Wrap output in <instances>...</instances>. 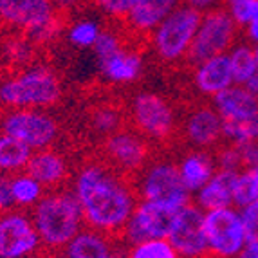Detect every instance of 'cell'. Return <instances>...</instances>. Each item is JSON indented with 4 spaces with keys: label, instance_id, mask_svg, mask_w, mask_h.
<instances>
[{
    "label": "cell",
    "instance_id": "6da1fadb",
    "mask_svg": "<svg viewBox=\"0 0 258 258\" xmlns=\"http://www.w3.org/2000/svg\"><path fill=\"white\" fill-rule=\"evenodd\" d=\"M73 194L82 206L85 226L108 237L121 235L139 201L128 177L105 161H91L78 168Z\"/></svg>",
    "mask_w": 258,
    "mask_h": 258
},
{
    "label": "cell",
    "instance_id": "7a4b0ae2",
    "mask_svg": "<svg viewBox=\"0 0 258 258\" xmlns=\"http://www.w3.org/2000/svg\"><path fill=\"white\" fill-rule=\"evenodd\" d=\"M31 219L42 240V247L63 251V247L85 228L82 206L73 189L56 188L45 191L31 210Z\"/></svg>",
    "mask_w": 258,
    "mask_h": 258
},
{
    "label": "cell",
    "instance_id": "3957f363",
    "mask_svg": "<svg viewBox=\"0 0 258 258\" xmlns=\"http://www.w3.org/2000/svg\"><path fill=\"white\" fill-rule=\"evenodd\" d=\"M63 83L49 65L31 63L0 78V107L51 108L60 103Z\"/></svg>",
    "mask_w": 258,
    "mask_h": 258
},
{
    "label": "cell",
    "instance_id": "277c9868",
    "mask_svg": "<svg viewBox=\"0 0 258 258\" xmlns=\"http://www.w3.org/2000/svg\"><path fill=\"white\" fill-rule=\"evenodd\" d=\"M0 27L47 43L58 36L61 22L54 0H0Z\"/></svg>",
    "mask_w": 258,
    "mask_h": 258
},
{
    "label": "cell",
    "instance_id": "5b68a950",
    "mask_svg": "<svg viewBox=\"0 0 258 258\" xmlns=\"http://www.w3.org/2000/svg\"><path fill=\"white\" fill-rule=\"evenodd\" d=\"M201 17L203 13L186 4L173 9L148 35V45L155 60L166 65L188 60V52L194 43Z\"/></svg>",
    "mask_w": 258,
    "mask_h": 258
},
{
    "label": "cell",
    "instance_id": "8992f818",
    "mask_svg": "<svg viewBox=\"0 0 258 258\" xmlns=\"http://www.w3.org/2000/svg\"><path fill=\"white\" fill-rule=\"evenodd\" d=\"M134 188L141 201H150L170 210H181L194 197L182 182L177 164L166 159L148 161L138 173Z\"/></svg>",
    "mask_w": 258,
    "mask_h": 258
},
{
    "label": "cell",
    "instance_id": "52a82bcc",
    "mask_svg": "<svg viewBox=\"0 0 258 258\" xmlns=\"http://www.w3.org/2000/svg\"><path fill=\"white\" fill-rule=\"evenodd\" d=\"M0 132L36 152L52 148L60 138V123L47 108H6L0 114Z\"/></svg>",
    "mask_w": 258,
    "mask_h": 258
},
{
    "label": "cell",
    "instance_id": "ba28073f",
    "mask_svg": "<svg viewBox=\"0 0 258 258\" xmlns=\"http://www.w3.org/2000/svg\"><path fill=\"white\" fill-rule=\"evenodd\" d=\"M130 119L134 130H138L148 141H166L175 134L179 119L170 99L154 91L138 92L130 101Z\"/></svg>",
    "mask_w": 258,
    "mask_h": 258
},
{
    "label": "cell",
    "instance_id": "9c48e42d",
    "mask_svg": "<svg viewBox=\"0 0 258 258\" xmlns=\"http://www.w3.org/2000/svg\"><path fill=\"white\" fill-rule=\"evenodd\" d=\"M238 26L224 8L206 11L201 17L197 33L188 52V61L191 65L208 60L211 56L228 54L229 49L237 43Z\"/></svg>",
    "mask_w": 258,
    "mask_h": 258
},
{
    "label": "cell",
    "instance_id": "30bf717a",
    "mask_svg": "<svg viewBox=\"0 0 258 258\" xmlns=\"http://www.w3.org/2000/svg\"><path fill=\"white\" fill-rule=\"evenodd\" d=\"M204 233L210 258H237L249 242L240 210L235 206L204 211Z\"/></svg>",
    "mask_w": 258,
    "mask_h": 258
},
{
    "label": "cell",
    "instance_id": "8fae6325",
    "mask_svg": "<svg viewBox=\"0 0 258 258\" xmlns=\"http://www.w3.org/2000/svg\"><path fill=\"white\" fill-rule=\"evenodd\" d=\"M103 157L123 175H138L150 161V143L138 130L119 128L105 138Z\"/></svg>",
    "mask_w": 258,
    "mask_h": 258
},
{
    "label": "cell",
    "instance_id": "7c38bea8",
    "mask_svg": "<svg viewBox=\"0 0 258 258\" xmlns=\"http://www.w3.org/2000/svg\"><path fill=\"white\" fill-rule=\"evenodd\" d=\"M42 247V240L24 210L0 213V258H33Z\"/></svg>",
    "mask_w": 258,
    "mask_h": 258
},
{
    "label": "cell",
    "instance_id": "4fadbf2b",
    "mask_svg": "<svg viewBox=\"0 0 258 258\" xmlns=\"http://www.w3.org/2000/svg\"><path fill=\"white\" fill-rule=\"evenodd\" d=\"M166 238L181 258H210L204 233V211L195 203L175 211Z\"/></svg>",
    "mask_w": 258,
    "mask_h": 258
},
{
    "label": "cell",
    "instance_id": "5bb4252c",
    "mask_svg": "<svg viewBox=\"0 0 258 258\" xmlns=\"http://www.w3.org/2000/svg\"><path fill=\"white\" fill-rule=\"evenodd\" d=\"M175 211L177 210H170L161 204L139 199L132 217L125 224L119 237L125 240L126 245L150 238H166Z\"/></svg>",
    "mask_w": 258,
    "mask_h": 258
},
{
    "label": "cell",
    "instance_id": "9a60e30c",
    "mask_svg": "<svg viewBox=\"0 0 258 258\" xmlns=\"http://www.w3.org/2000/svg\"><path fill=\"white\" fill-rule=\"evenodd\" d=\"M224 119L213 105H199L191 108L181 123V132L186 143L199 150H210L224 141L222 139Z\"/></svg>",
    "mask_w": 258,
    "mask_h": 258
},
{
    "label": "cell",
    "instance_id": "2e32d148",
    "mask_svg": "<svg viewBox=\"0 0 258 258\" xmlns=\"http://www.w3.org/2000/svg\"><path fill=\"white\" fill-rule=\"evenodd\" d=\"M182 4V0H136L125 17V27L130 35L148 38L161 22Z\"/></svg>",
    "mask_w": 258,
    "mask_h": 258
},
{
    "label": "cell",
    "instance_id": "e0dca14e",
    "mask_svg": "<svg viewBox=\"0 0 258 258\" xmlns=\"http://www.w3.org/2000/svg\"><path fill=\"white\" fill-rule=\"evenodd\" d=\"M191 82H194L195 91L199 94L206 96L210 99L219 94V92H222L224 89L231 87L235 82H233L228 54L211 56L208 60L195 63Z\"/></svg>",
    "mask_w": 258,
    "mask_h": 258
},
{
    "label": "cell",
    "instance_id": "ac0fdd59",
    "mask_svg": "<svg viewBox=\"0 0 258 258\" xmlns=\"http://www.w3.org/2000/svg\"><path fill=\"white\" fill-rule=\"evenodd\" d=\"M26 172L31 173L45 189L61 188L71 175L69 161L54 148H43L33 152Z\"/></svg>",
    "mask_w": 258,
    "mask_h": 258
},
{
    "label": "cell",
    "instance_id": "d6986e66",
    "mask_svg": "<svg viewBox=\"0 0 258 258\" xmlns=\"http://www.w3.org/2000/svg\"><path fill=\"white\" fill-rule=\"evenodd\" d=\"M145 69V58L138 49L123 47L105 60L98 61L99 76L110 85H128L139 80Z\"/></svg>",
    "mask_w": 258,
    "mask_h": 258
},
{
    "label": "cell",
    "instance_id": "ffe728a7",
    "mask_svg": "<svg viewBox=\"0 0 258 258\" xmlns=\"http://www.w3.org/2000/svg\"><path fill=\"white\" fill-rule=\"evenodd\" d=\"M211 105L224 121H238L258 114V98L237 83L213 96Z\"/></svg>",
    "mask_w": 258,
    "mask_h": 258
},
{
    "label": "cell",
    "instance_id": "44dd1931",
    "mask_svg": "<svg viewBox=\"0 0 258 258\" xmlns=\"http://www.w3.org/2000/svg\"><path fill=\"white\" fill-rule=\"evenodd\" d=\"M175 164L182 182L191 195L197 194L217 172L215 155L208 150H199V148L186 152Z\"/></svg>",
    "mask_w": 258,
    "mask_h": 258
},
{
    "label": "cell",
    "instance_id": "7402d4cb",
    "mask_svg": "<svg viewBox=\"0 0 258 258\" xmlns=\"http://www.w3.org/2000/svg\"><path fill=\"white\" fill-rule=\"evenodd\" d=\"M116 251L112 237L92 229L89 226L78 233L76 237L63 247L65 258H110Z\"/></svg>",
    "mask_w": 258,
    "mask_h": 258
},
{
    "label": "cell",
    "instance_id": "603a6c76",
    "mask_svg": "<svg viewBox=\"0 0 258 258\" xmlns=\"http://www.w3.org/2000/svg\"><path fill=\"white\" fill-rule=\"evenodd\" d=\"M235 173L228 170H219L213 173L210 181L194 194L195 204L203 211L217 210V208L233 206V182H235Z\"/></svg>",
    "mask_w": 258,
    "mask_h": 258
},
{
    "label": "cell",
    "instance_id": "cb8c5ba5",
    "mask_svg": "<svg viewBox=\"0 0 258 258\" xmlns=\"http://www.w3.org/2000/svg\"><path fill=\"white\" fill-rule=\"evenodd\" d=\"M36 43L22 33H9L0 38V63L8 65L13 71L33 63Z\"/></svg>",
    "mask_w": 258,
    "mask_h": 258
},
{
    "label": "cell",
    "instance_id": "d4e9b609",
    "mask_svg": "<svg viewBox=\"0 0 258 258\" xmlns=\"http://www.w3.org/2000/svg\"><path fill=\"white\" fill-rule=\"evenodd\" d=\"M31 155L33 150L29 147L8 134L0 132V173L13 175L24 172L29 164Z\"/></svg>",
    "mask_w": 258,
    "mask_h": 258
},
{
    "label": "cell",
    "instance_id": "484cf974",
    "mask_svg": "<svg viewBox=\"0 0 258 258\" xmlns=\"http://www.w3.org/2000/svg\"><path fill=\"white\" fill-rule=\"evenodd\" d=\"M11 191H13V201L17 210H33L40 203V199L45 195L47 189L43 188L35 177L24 172H18L11 175Z\"/></svg>",
    "mask_w": 258,
    "mask_h": 258
},
{
    "label": "cell",
    "instance_id": "4316f807",
    "mask_svg": "<svg viewBox=\"0 0 258 258\" xmlns=\"http://www.w3.org/2000/svg\"><path fill=\"white\" fill-rule=\"evenodd\" d=\"M229 67H231L233 82L237 85H245L256 74L254 51L249 42H237L228 51Z\"/></svg>",
    "mask_w": 258,
    "mask_h": 258
},
{
    "label": "cell",
    "instance_id": "83f0119b",
    "mask_svg": "<svg viewBox=\"0 0 258 258\" xmlns=\"http://www.w3.org/2000/svg\"><path fill=\"white\" fill-rule=\"evenodd\" d=\"M101 31H103V26L96 18H78L65 29V40L69 42L71 47L78 51H87L94 47Z\"/></svg>",
    "mask_w": 258,
    "mask_h": 258
},
{
    "label": "cell",
    "instance_id": "f1b7e54d",
    "mask_svg": "<svg viewBox=\"0 0 258 258\" xmlns=\"http://www.w3.org/2000/svg\"><path fill=\"white\" fill-rule=\"evenodd\" d=\"M258 201V170L244 166L235 173L233 182V206L242 210Z\"/></svg>",
    "mask_w": 258,
    "mask_h": 258
},
{
    "label": "cell",
    "instance_id": "f546056e",
    "mask_svg": "<svg viewBox=\"0 0 258 258\" xmlns=\"http://www.w3.org/2000/svg\"><path fill=\"white\" fill-rule=\"evenodd\" d=\"M222 139L224 143H229L235 147L258 143V114L238 121H224Z\"/></svg>",
    "mask_w": 258,
    "mask_h": 258
},
{
    "label": "cell",
    "instance_id": "4dcf8cb0",
    "mask_svg": "<svg viewBox=\"0 0 258 258\" xmlns=\"http://www.w3.org/2000/svg\"><path fill=\"white\" fill-rule=\"evenodd\" d=\"M125 258H181L168 238H150L138 244H130Z\"/></svg>",
    "mask_w": 258,
    "mask_h": 258
},
{
    "label": "cell",
    "instance_id": "1f68e13d",
    "mask_svg": "<svg viewBox=\"0 0 258 258\" xmlns=\"http://www.w3.org/2000/svg\"><path fill=\"white\" fill-rule=\"evenodd\" d=\"M91 125L92 130L99 136H110L117 132L123 125V116L116 107L112 105H99L91 114Z\"/></svg>",
    "mask_w": 258,
    "mask_h": 258
},
{
    "label": "cell",
    "instance_id": "d6a6232c",
    "mask_svg": "<svg viewBox=\"0 0 258 258\" xmlns=\"http://www.w3.org/2000/svg\"><path fill=\"white\" fill-rule=\"evenodd\" d=\"M123 45H125V43H123V36H121L119 31L103 29L91 51L94 52L96 61H101V60H105V58H108L110 54H114L116 51H119Z\"/></svg>",
    "mask_w": 258,
    "mask_h": 258
},
{
    "label": "cell",
    "instance_id": "836d02e7",
    "mask_svg": "<svg viewBox=\"0 0 258 258\" xmlns=\"http://www.w3.org/2000/svg\"><path fill=\"white\" fill-rule=\"evenodd\" d=\"M215 163L219 170H228V172H238L244 168V157H242L240 147L224 143V147L219 148L215 154Z\"/></svg>",
    "mask_w": 258,
    "mask_h": 258
},
{
    "label": "cell",
    "instance_id": "e575fe53",
    "mask_svg": "<svg viewBox=\"0 0 258 258\" xmlns=\"http://www.w3.org/2000/svg\"><path fill=\"white\" fill-rule=\"evenodd\" d=\"M254 4H256V0H222L224 9L237 22L238 27H244L247 24V20L253 15Z\"/></svg>",
    "mask_w": 258,
    "mask_h": 258
},
{
    "label": "cell",
    "instance_id": "d590c367",
    "mask_svg": "<svg viewBox=\"0 0 258 258\" xmlns=\"http://www.w3.org/2000/svg\"><path fill=\"white\" fill-rule=\"evenodd\" d=\"M96 8L112 20H125L136 0H92Z\"/></svg>",
    "mask_w": 258,
    "mask_h": 258
},
{
    "label": "cell",
    "instance_id": "8d00e7d4",
    "mask_svg": "<svg viewBox=\"0 0 258 258\" xmlns=\"http://www.w3.org/2000/svg\"><path fill=\"white\" fill-rule=\"evenodd\" d=\"M242 220H244V228L247 233V240L256 242L258 240V201L249 206L240 210Z\"/></svg>",
    "mask_w": 258,
    "mask_h": 258
},
{
    "label": "cell",
    "instance_id": "74e56055",
    "mask_svg": "<svg viewBox=\"0 0 258 258\" xmlns=\"http://www.w3.org/2000/svg\"><path fill=\"white\" fill-rule=\"evenodd\" d=\"M15 210L13 191H11V175L0 173V213Z\"/></svg>",
    "mask_w": 258,
    "mask_h": 258
},
{
    "label": "cell",
    "instance_id": "f35d334b",
    "mask_svg": "<svg viewBox=\"0 0 258 258\" xmlns=\"http://www.w3.org/2000/svg\"><path fill=\"white\" fill-rule=\"evenodd\" d=\"M244 33H245V38H247V42H249L251 45H258V0H256V4H254L253 15H251V18L244 26Z\"/></svg>",
    "mask_w": 258,
    "mask_h": 258
},
{
    "label": "cell",
    "instance_id": "ab89813d",
    "mask_svg": "<svg viewBox=\"0 0 258 258\" xmlns=\"http://www.w3.org/2000/svg\"><path fill=\"white\" fill-rule=\"evenodd\" d=\"M240 150L242 157H244V166L256 168L258 170V143H251V145L240 147Z\"/></svg>",
    "mask_w": 258,
    "mask_h": 258
},
{
    "label": "cell",
    "instance_id": "60d3db41",
    "mask_svg": "<svg viewBox=\"0 0 258 258\" xmlns=\"http://www.w3.org/2000/svg\"><path fill=\"white\" fill-rule=\"evenodd\" d=\"M182 4L197 9L199 13H206V11H211V9L220 8L222 0H182Z\"/></svg>",
    "mask_w": 258,
    "mask_h": 258
},
{
    "label": "cell",
    "instance_id": "b9f144b4",
    "mask_svg": "<svg viewBox=\"0 0 258 258\" xmlns=\"http://www.w3.org/2000/svg\"><path fill=\"white\" fill-rule=\"evenodd\" d=\"M237 258H258V240L247 242L244 249L237 254Z\"/></svg>",
    "mask_w": 258,
    "mask_h": 258
},
{
    "label": "cell",
    "instance_id": "7bdbcfd3",
    "mask_svg": "<svg viewBox=\"0 0 258 258\" xmlns=\"http://www.w3.org/2000/svg\"><path fill=\"white\" fill-rule=\"evenodd\" d=\"M58 9H73L78 4H82V0H54Z\"/></svg>",
    "mask_w": 258,
    "mask_h": 258
},
{
    "label": "cell",
    "instance_id": "ee69618b",
    "mask_svg": "<svg viewBox=\"0 0 258 258\" xmlns=\"http://www.w3.org/2000/svg\"><path fill=\"white\" fill-rule=\"evenodd\" d=\"M244 87H245V89H247V91L251 92V94H254V96H256V98H258V74H254V76L251 78L249 82L245 83Z\"/></svg>",
    "mask_w": 258,
    "mask_h": 258
},
{
    "label": "cell",
    "instance_id": "f6af8a7d",
    "mask_svg": "<svg viewBox=\"0 0 258 258\" xmlns=\"http://www.w3.org/2000/svg\"><path fill=\"white\" fill-rule=\"evenodd\" d=\"M254 51V63H256V74H258V45H253Z\"/></svg>",
    "mask_w": 258,
    "mask_h": 258
},
{
    "label": "cell",
    "instance_id": "bcb514c9",
    "mask_svg": "<svg viewBox=\"0 0 258 258\" xmlns=\"http://www.w3.org/2000/svg\"><path fill=\"white\" fill-rule=\"evenodd\" d=\"M110 258H125V253H121V251H114V253H112V256Z\"/></svg>",
    "mask_w": 258,
    "mask_h": 258
},
{
    "label": "cell",
    "instance_id": "7dc6e473",
    "mask_svg": "<svg viewBox=\"0 0 258 258\" xmlns=\"http://www.w3.org/2000/svg\"><path fill=\"white\" fill-rule=\"evenodd\" d=\"M0 78H2V63H0Z\"/></svg>",
    "mask_w": 258,
    "mask_h": 258
}]
</instances>
